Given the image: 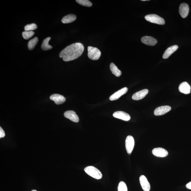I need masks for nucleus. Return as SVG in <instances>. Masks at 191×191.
I'll return each mask as SVG.
<instances>
[{"label":"nucleus","mask_w":191,"mask_h":191,"mask_svg":"<svg viewBox=\"0 0 191 191\" xmlns=\"http://www.w3.org/2000/svg\"><path fill=\"white\" fill-rule=\"evenodd\" d=\"M84 46L82 43H77L67 46L62 51L59 56L63 60L68 62L77 59L81 56L84 52Z\"/></svg>","instance_id":"1"},{"label":"nucleus","mask_w":191,"mask_h":191,"mask_svg":"<svg viewBox=\"0 0 191 191\" xmlns=\"http://www.w3.org/2000/svg\"><path fill=\"white\" fill-rule=\"evenodd\" d=\"M85 172L89 176L97 179H100L102 178V174L99 170L93 166H89L85 168Z\"/></svg>","instance_id":"2"},{"label":"nucleus","mask_w":191,"mask_h":191,"mask_svg":"<svg viewBox=\"0 0 191 191\" xmlns=\"http://www.w3.org/2000/svg\"><path fill=\"white\" fill-rule=\"evenodd\" d=\"M88 56L90 59L97 60L99 59L101 56V52L97 48L92 47H88Z\"/></svg>","instance_id":"3"},{"label":"nucleus","mask_w":191,"mask_h":191,"mask_svg":"<svg viewBox=\"0 0 191 191\" xmlns=\"http://www.w3.org/2000/svg\"><path fill=\"white\" fill-rule=\"evenodd\" d=\"M145 19L149 22L158 25H163L165 24L164 18L155 14L147 15L145 17Z\"/></svg>","instance_id":"4"},{"label":"nucleus","mask_w":191,"mask_h":191,"mask_svg":"<svg viewBox=\"0 0 191 191\" xmlns=\"http://www.w3.org/2000/svg\"><path fill=\"white\" fill-rule=\"evenodd\" d=\"M135 146L134 139L132 136H128L125 140V146L126 151L128 155L132 153Z\"/></svg>","instance_id":"5"},{"label":"nucleus","mask_w":191,"mask_h":191,"mask_svg":"<svg viewBox=\"0 0 191 191\" xmlns=\"http://www.w3.org/2000/svg\"><path fill=\"white\" fill-rule=\"evenodd\" d=\"M171 109V107L169 106H162L156 108L154 111V114L156 116H162V115L167 113Z\"/></svg>","instance_id":"6"},{"label":"nucleus","mask_w":191,"mask_h":191,"mask_svg":"<svg viewBox=\"0 0 191 191\" xmlns=\"http://www.w3.org/2000/svg\"><path fill=\"white\" fill-rule=\"evenodd\" d=\"M64 116L74 122H79V119L75 112L73 110H68L64 113Z\"/></svg>","instance_id":"7"},{"label":"nucleus","mask_w":191,"mask_h":191,"mask_svg":"<svg viewBox=\"0 0 191 191\" xmlns=\"http://www.w3.org/2000/svg\"><path fill=\"white\" fill-rule=\"evenodd\" d=\"M139 181L142 189L144 191H149L150 190V184L145 176L142 175L140 176Z\"/></svg>","instance_id":"8"},{"label":"nucleus","mask_w":191,"mask_h":191,"mask_svg":"<svg viewBox=\"0 0 191 191\" xmlns=\"http://www.w3.org/2000/svg\"><path fill=\"white\" fill-rule=\"evenodd\" d=\"M128 91L127 87H125L120 90L116 92L110 97L109 99L110 101H113L118 100L120 97L125 94Z\"/></svg>","instance_id":"9"},{"label":"nucleus","mask_w":191,"mask_h":191,"mask_svg":"<svg viewBox=\"0 0 191 191\" xmlns=\"http://www.w3.org/2000/svg\"><path fill=\"white\" fill-rule=\"evenodd\" d=\"M153 155L158 157L164 158L168 155V152L166 149L162 148L154 149L152 151Z\"/></svg>","instance_id":"10"},{"label":"nucleus","mask_w":191,"mask_h":191,"mask_svg":"<svg viewBox=\"0 0 191 191\" xmlns=\"http://www.w3.org/2000/svg\"><path fill=\"white\" fill-rule=\"evenodd\" d=\"M50 99L54 101L55 104L57 105L63 104L65 102L66 99L64 97L58 94H54L50 97Z\"/></svg>","instance_id":"11"},{"label":"nucleus","mask_w":191,"mask_h":191,"mask_svg":"<svg viewBox=\"0 0 191 191\" xmlns=\"http://www.w3.org/2000/svg\"><path fill=\"white\" fill-rule=\"evenodd\" d=\"M189 11V7L187 4L183 3L180 5L179 8V13L181 17L183 18L187 17Z\"/></svg>","instance_id":"12"},{"label":"nucleus","mask_w":191,"mask_h":191,"mask_svg":"<svg viewBox=\"0 0 191 191\" xmlns=\"http://www.w3.org/2000/svg\"><path fill=\"white\" fill-rule=\"evenodd\" d=\"M113 116L115 118L120 119L125 121H128L130 120L131 117L126 113L123 111H117L114 113Z\"/></svg>","instance_id":"13"},{"label":"nucleus","mask_w":191,"mask_h":191,"mask_svg":"<svg viewBox=\"0 0 191 191\" xmlns=\"http://www.w3.org/2000/svg\"><path fill=\"white\" fill-rule=\"evenodd\" d=\"M148 90L147 89L138 91L133 94L132 96V99L133 100L136 101L142 100L148 94Z\"/></svg>","instance_id":"14"},{"label":"nucleus","mask_w":191,"mask_h":191,"mask_svg":"<svg viewBox=\"0 0 191 191\" xmlns=\"http://www.w3.org/2000/svg\"><path fill=\"white\" fill-rule=\"evenodd\" d=\"M142 42L147 45L154 46L157 43V40L153 37L146 36L143 37L141 38Z\"/></svg>","instance_id":"15"},{"label":"nucleus","mask_w":191,"mask_h":191,"mask_svg":"<svg viewBox=\"0 0 191 191\" xmlns=\"http://www.w3.org/2000/svg\"><path fill=\"white\" fill-rule=\"evenodd\" d=\"M178 46L177 45L172 46L171 47L168 48L166 50L164 54L163 55V58L164 59L168 58L172 54H173L174 52H175L178 50Z\"/></svg>","instance_id":"16"},{"label":"nucleus","mask_w":191,"mask_h":191,"mask_svg":"<svg viewBox=\"0 0 191 191\" xmlns=\"http://www.w3.org/2000/svg\"><path fill=\"white\" fill-rule=\"evenodd\" d=\"M191 87L190 85L187 82H183L179 86V90L181 93L185 94H189Z\"/></svg>","instance_id":"17"},{"label":"nucleus","mask_w":191,"mask_h":191,"mask_svg":"<svg viewBox=\"0 0 191 191\" xmlns=\"http://www.w3.org/2000/svg\"><path fill=\"white\" fill-rule=\"evenodd\" d=\"M76 16L73 14H71L64 17L61 20V21L63 24H69L72 22L76 20Z\"/></svg>","instance_id":"18"},{"label":"nucleus","mask_w":191,"mask_h":191,"mask_svg":"<svg viewBox=\"0 0 191 191\" xmlns=\"http://www.w3.org/2000/svg\"><path fill=\"white\" fill-rule=\"evenodd\" d=\"M110 70L112 73L116 77H119L121 75V72L113 63H111L110 65Z\"/></svg>","instance_id":"19"},{"label":"nucleus","mask_w":191,"mask_h":191,"mask_svg":"<svg viewBox=\"0 0 191 191\" xmlns=\"http://www.w3.org/2000/svg\"><path fill=\"white\" fill-rule=\"evenodd\" d=\"M51 39V38L49 37L46 38L43 40L42 45H41V49H42L43 50L47 51L52 49V46L49 44V42Z\"/></svg>","instance_id":"20"},{"label":"nucleus","mask_w":191,"mask_h":191,"mask_svg":"<svg viewBox=\"0 0 191 191\" xmlns=\"http://www.w3.org/2000/svg\"><path fill=\"white\" fill-rule=\"evenodd\" d=\"M38 39L36 37L30 40L28 44L29 49V50H33L38 43Z\"/></svg>","instance_id":"21"},{"label":"nucleus","mask_w":191,"mask_h":191,"mask_svg":"<svg viewBox=\"0 0 191 191\" xmlns=\"http://www.w3.org/2000/svg\"><path fill=\"white\" fill-rule=\"evenodd\" d=\"M34 34V32L33 31H24L22 32V35L23 38L25 40H29L32 37Z\"/></svg>","instance_id":"22"},{"label":"nucleus","mask_w":191,"mask_h":191,"mask_svg":"<svg viewBox=\"0 0 191 191\" xmlns=\"http://www.w3.org/2000/svg\"><path fill=\"white\" fill-rule=\"evenodd\" d=\"M76 2L81 5L85 6L91 7L93 5L91 2L88 0H76Z\"/></svg>","instance_id":"23"},{"label":"nucleus","mask_w":191,"mask_h":191,"mask_svg":"<svg viewBox=\"0 0 191 191\" xmlns=\"http://www.w3.org/2000/svg\"><path fill=\"white\" fill-rule=\"evenodd\" d=\"M37 26L35 24H32L26 25L25 27V31H33L37 29Z\"/></svg>","instance_id":"24"},{"label":"nucleus","mask_w":191,"mask_h":191,"mask_svg":"<svg viewBox=\"0 0 191 191\" xmlns=\"http://www.w3.org/2000/svg\"><path fill=\"white\" fill-rule=\"evenodd\" d=\"M118 191H128V188L126 184L124 181H121L119 183L118 187Z\"/></svg>","instance_id":"25"},{"label":"nucleus","mask_w":191,"mask_h":191,"mask_svg":"<svg viewBox=\"0 0 191 191\" xmlns=\"http://www.w3.org/2000/svg\"><path fill=\"white\" fill-rule=\"evenodd\" d=\"M5 136V133L1 127H0V138H3Z\"/></svg>","instance_id":"26"},{"label":"nucleus","mask_w":191,"mask_h":191,"mask_svg":"<svg viewBox=\"0 0 191 191\" xmlns=\"http://www.w3.org/2000/svg\"><path fill=\"white\" fill-rule=\"evenodd\" d=\"M186 187L188 189L191 190V181L188 183L186 185Z\"/></svg>","instance_id":"27"},{"label":"nucleus","mask_w":191,"mask_h":191,"mask_svg":"<svg viewBox=\"0 0 191 191\" xmlns=\"http://www.w3.org/2000/svg\"><path fill=\"white\" fill-rule=\"evenodd\" d=\"M32 191H36V190H32Z\"/></svg>","instance_id":"28"}]
</instances>
